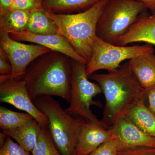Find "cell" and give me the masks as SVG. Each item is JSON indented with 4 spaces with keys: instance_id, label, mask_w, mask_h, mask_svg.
<instances>
[{
    "instance_id": "cell-1",
    "label": "cell",
    "mask_w": 155,
    "mask_h": 155,
    "mask_svg": "<svg viewBox=\"0 0 155 155\" xmlns=\"http://www.w3.org/2000/svg\"><path fill=\"white\" fill-rule=\"evenodd\" d=\"M90 78L101 88L105 105L101 120L108 129L126 114L142 99L145 89L130 70L128 62L105 74H93Z\"/></svg>"
},
{
    "instance_id": "cell-2",
    "label": "cell",
    "mask_w": 155,
    "mask_h": 155,
    "mask_svg": "<svg viewBox=\"0 0 155 155\" xmlns=\"http://www.w3.org/2000/svg\"><path fill=\"white\" fill-rule=\"evenodd\" d=\"M70 58L51 51L37 58L26 69L23 79L33 100L37 97L57 96L70 102Z\"/></svg>"
},
{
    "instance_id": "cell-3",
    "label": "cell",
    "mask_w": 155,
    "mask_h": 155,
    "mask_svg": "<svg viewBox=\"0 0 155 155\" xmlns=\"http://www.w3.org/2000/svg\"><path fill=\"white\" fill-rule=\"evenodd\" d=\"M107 0H102L81 13L47 14L56 24L59 33L69 42L76 53L87 62L90 61L97 37V23Z\"/></svg>"
},
{
    "instance_id": "cell-4",
    "label": "cell",
    "mask_w": 155,
    "mask_h": 155,
    "mask_svg": "<svg viewBox=\"0 0 155 155\" xmlns=\"http://www.w3.org/2000/svg\"><path fill=\"white\" fill-rule=\"evenodd\" d=\"M49 120V130L62 155H75L81 126L83 119L75 118L63 109L52 96H43L32 100Z\"/></svg>"
},
{
    "instance_id": "cell-5",
    "label": "cell",
    "mask_w": 155,
    "mask_h": 155,
    "mask_svg": "<svg viewBox=\"0 0 155 155\" xmlns=\"http://www.w3.org/2000/svg\"><path fill=\"white\" fill-rule=\"evenodd\" d=\"M147 9L137 0H107L96 28L98 38L115 45Z\"/></svg>"
},
{
    "instance_id": "cell-6",
    "label": "cell",
    "mask_w": 155,
    "mask_h": 155,
    "mask_svg": "<svg viewBox=\"0 0 155 155\" xmlns=\"http://www.w3.org/2000/svg\"><path fill=\"white\" fill-rule=\"evenodd\" d=\"M71 66L70 105L65 109L72 116L107 128L91 109V106L102 107L101 103L94 98L102 93L97 83L90 81L86 74V64L70 59ZM108 129V128H107Z\"/></svg>"
},
{
    "instance_id": "cell-7",
    "label": "cell",
    "mask_w": 155,
    "mask_h": 155,
    "mask_svg": "<svg viewBox=\"0 0 155 155\" xmlns=\"http://www.w3.org/2000/svg\"><path fill=\"white\" fill-rule=\"evenodd\" d=\"M153 52H154V49L152 45L147 44L130 46H119L109 43L97 37L94 44L91 59L86 65L87 76L89 78L100 70L114 71L126 60Z\"/></svg>"
},
{
    "instance_id": "cell-8",
    "label": "cell",
    "mask_w": 155,
    "mask_h": 155,
    "mask_svg": "<svg viewBox=\"0 0 155 155\" xmlns=\"http://www.w3.org/2000/svg\"><path fill=\"white\" fill-rule=\"evenodd\" d=\"M0 48L7 54L12 67L10 75L0 76V83L11 78L19 79L26 69L41 56L52 51L40 45L26 44L11 38L8 33H0Z\"/></svg>"
},
{
    "instance_id": "cell-9",
    "label": "cell",
    "mask_w": 155,
    "mask_h": 155,
    "mask_svg": "<svg viewBox=\"0 0 155 155\" xmlns=\"http://www.w3.org/2000/svg\"><path fill=\"white\" fill-rule=\"evenodd\" d=\"M0 101L25 111L33 116L42 127H48V118L31 98L23 79L11 78L0 83Z\"/></svg>"
},
{
    "instance_id": "cell-10",
    "label": "cell",
    "mask_w": 155,
    "mask_h": 155,
    "mask_svg": "<svg viewBox=\"0 0 155 155\" xmlns=\"http://www.w3.org/2000/svg\"><path fill=\"white\" fill-rule=\"evenodd\" d=\"M109 129L117 140L118 151L139 147L155 148V138L145 133L125 116Z\"/></svg>"
},
{
    "instance_id": "cell-11",
    "label": "cell",
    "mask_w": 155,
    "mask_h": 155,
    "mask_svg": "<svg viewBox=\"0 0 155 155\" xmlns=\"http://www.w3.org/2000/svg\"><path fill=\"white\" fill-rule=\"evenodd\" d=\"M13 39L19 41H26L47 48L52 51L58 52L70 59L86 64L88 62L77 54L67 40L60 33L55 34L38 35L25 31L9 34Z\"/></svg>"
},
{
    "instance_id": "cell-12",
    "label": "cell",
    "mask_w": 155,
    "mask_h": 155,
    "mask_svg": "<svg viewBox=\"0 0 155 155\" xmlns=\"http://www.w3.org/2000/svg\"><path fill=\"white\" fill-rule=\"evenodd\" d=\"M114 138L110 129L83 119L75 147V155H88Z\"/></svg>"
},
{
    "instance_id": "cell-13",
    "label": "cell",
    "mask_w": 155,
    "mask_h": 155,
    "mask_svg": "<svg viewBox=\"0 0 155 155\" xmlns=\"http://www.w3.org/2000/svg\"><path fill=\"white\" fill-rule=\"evenodd\" d=\"M135 42L155 45V15L146 12L139 16L128 31L116 41L115 45L127 46Z\"/></svg>"
},
{
    "instance_id": "cell-14",
    "label": "cell",
    "mask_w": 155,
    "mask_h": 155,
    "mask_svg": "<svg viewBox=\"0 0 155 155\" xmlns=\"http://www.w3.org/2000/svg\"><path fill=\"white\" fill-rule=\"evenodd\" d=\"M130 70L144 89L155 85V54H145L128 61Z\"/></svg>"
},
{
    "instance_id": "cell-15",
    "label": "cell",
    "mask_w": 155,
    "mask_h": 155,
    "mask_svg": "<svg viewBox=\"0 0 155 155\" xmlns=\"http://www.w3.org/2000/svg\"><path fill=\"white\" fill-rule=\"evenodd\" d=\"M41 127L36 119H33L17 128L2 132L14 139L24 149L31 152L36 144Z\"/></svg>"
},
{
    "instance_id": "cell-16",
    "label": "cell",
    "mask_w": 155,
    "mask_h": 155,
    "mask_svg": "<svg viewBox=\"0 0 155 155\" xmlns=\"http://www.w3.org/2000/svg\"><path fill=\"white\" fill-rule=\"evenodd\" d=\"M125 116L145 133L155 138V116L149 110L144 99L139 101Z\"/></svg>"
},
{
    "instance_id": "cell-17",
    "label": "cell",
    "mask_w": 155,
    "mask_h": 155,
    "mask_svg": "<svg viewBox=\"0 0 155 155\" xmlns=\"http://www.w3.org/2000/svg\"><path fill=\"white\" fill-rule=\"evenodd\" d=\"M102 0H43V8L52 13L72 14L84 12Z\"/></svg>"
},
{
    "instance_id": "cell-18",
    "label": "cell",
    "mask_w": 155,
    "mask_h": 155,
    "mask_svg": "<svg viewBox=\"0 0 155 155\" xmlns=\"http://www.w3.org/2000/svg\"><path fill=\"white\" fill-rule=\"evenodd\" d=\"M30 12L12 9L0 16V33H19L26 31Z\"/></svg>"
},
{
    "instance_id": "cell-19",
    "label": "cell",
    "mask_w": 155,
    "mask_h": 155,
    "mask_svg": "<svg viewBox=\"0 0 155 155\" xmlns=\"http://www.w3.org/2000/svg\"><path fill=\"white\" fill-rule=\"evenodd\" d=\"M47 12L43 8L31 11L26 31L38 35L59 33L58 27Z\"/></svg>"
},
{
    "instance_id": "cell-20",
    "label": "cell",
    "mask_w": 155,
    "mask_h": 155,
    "mask_svg": "<svg viewBox=\"0 0 155 155\" xmlns=\"http://www.w3.org/2000/svg\"><path fill=\"white\" fill-rule=\"evenodd\" d=\"M33 119V116L28 113H19L0 107V127L2 130L14 129Z\"/></svg>"
},
{
    "instance_id": "cell-21",
    "label": "cell",
    "mask_w": 155,
    "mask_h": 155,
    "mask_svg": "<svg viewBox=\"0 0 155 155\" xmlns=\"http://www.w3.org/2000/svg\"><path fill=\"white\" fill-rule=\"evenodd\" d=\"M31 153L32 155H62L53 140L48 127H42L36 144Z\"/></svg>"
},
{
    "instance_id": "cell-22",
    "label": "cell",
    "mask_w": 155,
    "mask_h": 155,
    "mask_svg": "<svg viewBox=\"0 0 155 155\" xmlns=\"http://www.w3.org/2000/svg\"><path fill=\"white\" fill-rule=\"evenodd\" d=\"M8 136L5 142L0 149V155H32L31 153L14 142Z\"/></svg>"
},
{
    "instance_id": "cell-23",
    "label": "cell",
    "mask_w": 155,
    "mask_h": 155,
    "mask_svg": "<svg viewBox=\"0 0 155 155\" xmlns=\"http://www.w3.org/2000/svg\"><path fill=\"white\" fill-rule=\"evenodd\" d=\"M118 152L117 140L113 138L101 145L88 155H117Z\"/></svg>"
},
{
    "instance_id": "cell-24",
    "label": "cell",
    "mask_w": 155,
    "mask_h": 155,
    "mask_svg": "<svg viewBox=\"0 0 155 155\" xmlns=\"http://www.w3.org/2000/svg\"><path fill=\"white\" fill-rule=\"evenodd\" d=\"M43 0H14L11 10L17 9L31 11L43 8Z\"/></svg>"
},
{
    "instance_id": "cell-25",
    "label": "cell",
    "mask_w": 155,
    "mask_h": 155,
    "mask_svg": "<svg viewBox=\"0 0 155 155\" xmlns=\"http://www.w3.org/2000/svg\"><path fill=\"white\" fill-rule=\"evenodd\" d=\"M117 155H155V148L139 147L118 151Z\"/></svg>"
},
{
    "instance_id": "cell-26",
    "label": "cell",
    "mask_w": 155,
    "mask_h": 155,
    "mask_svg": "<svg viewBox=\"0 0 155 155\" xmlns=\"http://www.w3.org/2000/svg\"><path fill=\"white\" fill-rule=\"evenodd\" d=\"M8 58L4 51L0 48V73L1 75H10L12 67Z\"/></svg>"
},
{
    "instance_id": "cell-27",
    "label": "cell",
    "mask_w": 155,
    "mask_h": 155,
    "mask_svg": "<svg viewBox=\"0 0 155 155\" xmlns=\"http://www.w3.org/2000/svg\"><path fill=\"white\" fill-rule=\"evenodd\" d=\"M146 100L148 101L149 110L155 116V85L147 89H145Z\"/></svg>"
},
{
    "instance_id": "cell-28",
    "label": "cell",
    "mask_w": 155,
    "mask_h": 155,
    "mask_svg": "<svg viewBox=\"0 0 155 155\" xmlns=\"http://www.w3.org/2000/svg\"><path fill=\"white\" fill-rule=\"evenodd\" d=\"M14 0H0V16L11 10Z\"/></svg>"
},
{
    "instance_id": "cell-29",
    "label": "cell",
    "mask_w": 155,
    "mask_h": 155,
    "mask_svg": "<svg viewBox=\"0 0 155 155\" xmlns=\"http://www.w3.org/2000/svg\"><path fill=\"white\" fill-rule=\"evenodd\" d=\"M143 3L147 8L149 10L152 15H155V0H137Z\"/></svg>"
},
{
    "instance_id": "cell-30",
    "label": "cell",
    "mask_w": 155,
    "mask_h": 155,
    "mask_svg": "<svg viewBox=\"0 0 155 155\" xmlns=\"http://www.w3.org/2000/svg\"><path fill=\"white\" fill-rule=\"evenodd\" d=\"M0 142H1V147L4 144V143L5 142L6 140H7V138H8V136L6 135V134H5V133H3V132H1V134H0Z\"/></svg>"
}]
</instances>
